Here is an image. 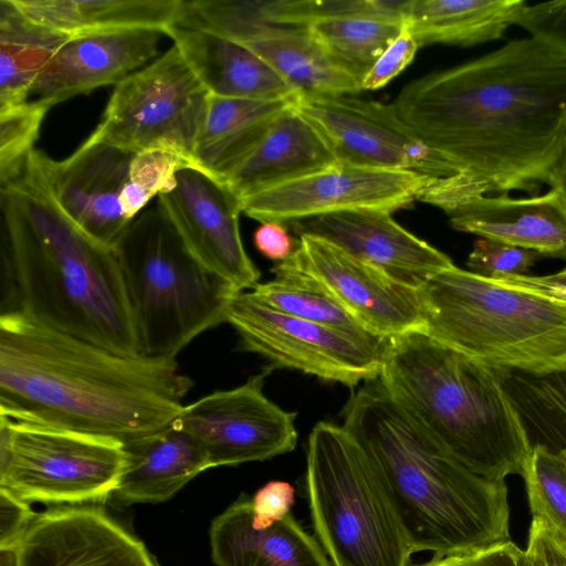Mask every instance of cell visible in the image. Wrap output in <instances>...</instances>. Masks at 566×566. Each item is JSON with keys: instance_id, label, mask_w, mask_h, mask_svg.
Here are the masks:
<instances>
[{"instance_id": "23", "label": "cell", "mask_w": 566, "mask_h": 566, "mask_svg": "<svg viewBox=\"0 0 566 566\" xmlns=\"http://www.w3.org/2000/svg\"><path fill=\"white\" fill-rule=\"evenodd\" d=\"M164 33L211 95L256 101H294L300 95L264 60L240 43L178 25Z\"/></svg>"}, {"instance_id": "25", "label": "cell", "mask_w": 566, "mask_h": 566, "mask_svg": "<svg viewBox=\"0 0 566 566\" xmlns=\"http://www.w3.org/2000/svg\"><path fill=\"white\" fill-rule=\"evenodd\" d=\"M124 450L123 473L112 494L124 504L164 502L210 469L198 443L175 423L125 443Z\"/></svg>"}, {"instance_id": "34", "label": "cell", "mask_w": 566, "mask_h": 566, "mask_svg": "<svg viewBox=\"0 0 566 566\" xmlns=\"http://www.w3.org/2000/svg\"><path fill=\"white\" fill-rule=\"evenodd\" d=\"M409 0H275L266 1L268 23L307 27L312 23L347 18H381L405 22Z\"/></svg>"}, {"instance_id": "21", "label": "cell", "mask_w": 566, "mask_h": 566, "mask_svg": "<svg viewBox=\"0 0 566 566\" xmlns=\"http://www.w3.org/2000/svg\"><path fill=\"white\" fill-rule=\"evenodd\" d=\"M448 216L457 231L566 260V195L556 187L527 198L481 196Z\"/></svg>"}, {"instance_id": "3", "label": "cell", "mask_w": 566, "mask_h": 566, "mask_svg": "<svg viewBox=\"0 0 566 566\" xmlns=\"http://www.w3.org/2000/svg\"><path fill=\"white\" fill-rule=\"evenodd\" d=\"M33 151L21 174L0 186V314L21 315L122 355H139L114 250L57 207Z\"/></svg>"}, {"instance_id": "37", "label": "cell", "mask_w": 566, "mask_h": 566, "mask_svg": "<svg viewBox=\"0 0 566 566\" xmlns=\"http://www.w3.org/2000/svg\"><path fill=\"white\" fill-rule=\"evenodd\" d=\"M187 166L195 164L174 149L147 148L134 154L129 166V181L151 199L172 189L177 171Z\"/></svg>"}, {"instance_id": "30", "label": "cell", "mask_w": 566, "mask_h": 566, "mask_svg": "<svg viewBox=\"0 0 566 566\" xmlns=\"http://www.w3.org/2000/svg\"><path fill=\"white\" fill-rule=\"evenodd\" d=\"M70 38L0 0V108L29 101L36 77Z\"/></svg>"}, {"instance_id": "11", "label": "cell", "mask_w": 566, "mask_h": 566, "mask_svg": "<svg viewBox=\"0 0 566 566\" xmlns=\"http://www.w3.org/2000/svg\"><path fill=\"white\" fill-rule=\"evenodd\" d=\"M227 323L242 348L322 380L356 387L379 378L390 339H363L279 312L250 292L232 295Z\"/></svg>"}, {"instance_id": "10", "label": "cell", "mask_w": 566, "mask_h": 566, "mask_svg": "<svg viewBox=\"0 0 566 566\" xmlns=\"http://www.w3.org/2000/svg\"><path fill=\"white\" fill-rule=\"evenodd\" d=\"M209 97L208 90L172 45L115 86L92 134L134 154L154 147L170 148L195 164Z\"/></svg>"}, {"instance_id": "48", "label": "cell", "mask_w": 566, "mask_h": 566, "mask_svg": "<svg viewBox=\"0 0 566 566\" xmlns=\"http://www.w3.org/2000/svg\"><path fill=\"white\" fill-rule=\"evenodd\" d=\"M553 187L558 188L566 195V144H565L560 164H559V167L557 170L556 180H555V184Z\"/></svg>"}, {"instance_id": "17", "label": "cell", "mask_w": 566, "mask_h": 566, "mask_svg": "<svg viewBox=\"0 0 566 566\" xmlns=\"http://www.w3.org/2000/svg\"><path fill=\"white\" fill-rule=\"evenodd\" d=\"M133 156L93 134L63 160L33 151L57 207L83 232L112 249L132 222L122 211L119 196L129 180Z\"/></svg>"}, {"instance_id": "22", "label": "cell", "mask_w": 566, "mask_h": 566, "mask_svg": "<svg viewBox=\"0 0 566 566\" xmlns=\"http://www.w3.org/2000/svg\"><path fill=\"white\" fill-rule=\"evenodd\" d=\"M217 566H333L322 545L290 513L266 528L252 525V501H234L211 523Z\"/></svg>"}, {"instance_id": "32", "label": "cell", "mask_w": 566, "mask_h": 566, "mask_svg": "<svg viewBox=\"0 0 566 566\" xmlns=\"http://www.w3.org/2000/svg\"><path fill=\"white\" fill-rule=\"evenodd\" d=\"M274 279L256 283L250 294L284 314L325 325L363 339H382L365 331L337 302L307 277L279 262Z\"/></svg>"}, {"instance_id": "6", "label": "cell", "mask_w": 566, "mask_h": 566, "mask_svg": "<svg viewBox=\"0 0 566 566\" xmlns=\"http://www.w3.org/2000/svg\"><path fill=\"white\" fill-rule=\"evenodd\" d=\"M424 333L496 373L566 368V302L458 268L418 289Z\"/></svg>"}, {"instance_id": "43", "label": "cell", "mask_w": 566, "mask_h": 566, "mask_svg": "<svg viewBox=\"0 0 566 566\" xmlns=\"http://www.w3.org/2000/svg\"><path fill=\"white\" fill-rule=\"evenodd\" d=\"M35 517L28 501L0 486V548H18Z\"/></svg>"}, {"instance_id": "44", "label": "cell", "mask_w": 566, "mask_h": 566, "mask_svg": "<svg viewBox=\"0 0 566 566\" xmlns=\"http://www.w3.org/2000/svg\"><path fill=\"white\" fill-rule=\"evenodd\" d=\"M253 242L262 255L279 262L291 256L296 248L284 223L275 221L262 222L254 232Z\"/></svg>"}, {"instance_id": "16", "label": "cell", "mask_w": 566, "mask_h": 566, "mask_svg": "<svg viewBox=\"0 0 566 566\" xmlns=\"http://www.w3.org/2000/svg\"><path fill=\"white\" fill-rule=\"evenodd\" d=\"M158 208L191 255L234 292L259 283L260 272L240 234L241 201L224 181L198 167H182L174 188L158 196Z\"/></svg>"}, {"instance_id": "31", "label": "cell", "mask_w": 566, "mask_h": 566, "mask_svg": "<svg viewBox=\"0 0 566 566\" xmlns=\"http://www.w3.org/2000/svg\"><path fill=\"white\" fill-rule=\"evenodd\" d=\"M532 444L566 450V368L544 375L494 371Z\"/></svg>"}, {"instance_id": "42", "label": "cell", "mask_w": 566, "mask_h": 566, "mask_svg": "<svg viewBox=\"0 0 566 566\" xmlns=\"http://www.w3.org/2000/svg\"><path fill=\"white\" fill-rule=\"evenodd\" d=\"M252 501V525L266 528L284 518L295 503L294 488L284 481H271L260 488Z\"/></svg>"}, {"instance_id": "47", "label": "cell", "mask_w": 566, "mask_h": 566, "mask_svg": "<svg viewBox=\"0 0 566 566\" xmlns=\"http://www.w3.org/2000/svg\"><path fill=\"white\" fill-rule=\"evenodd\" d=\"M523 566H547L536 539L528 535L527 546L523 554Z\"/></svg>"}, {"instance_id": "2", "label": "cell", "mask_w": 566, "mask_h": 566, "mask_svg": "<svg viewBox=\"0 0 566 566\" xmlns=\"http://www.w3.org/2000/svg\"><path fill=\"white\" fill-rule=\"evenodd\" d=\"M192 387L175 358L122 355L0 315V416L123 444L171 426Z\"/></svg>"}, {"instance_id": "36", "label": "cell", "mask_w": 566, "mask_h": 566, "mask_svg": "<svg viewBox=\"0 0 566 566\" xmlns=\"http://www.w3.org/2000/svg\"><path fill=\"white\" fill-rule=\"evenodd\" d=\"M49 108L38 99L0 108V186L23 170Z\"/></svg>"}, {"instance_id": "18", "label": "cell", "mask_w": 566, "mask_h": 566, "mask_svg": "<svg viewBox=\"0 0 566 566\" xmlns=\"http://www.w3.org/2000/svg\"><path fill=\"white\" fill-rule=\"evenodd\" d=\"M289 224L298 237L321 238L415 290L454 265L446 253L407 231L386 210L340 211Z\"/></svg>"}, {"instance_id": "24", "label": "cell", "mask_w": 566, "mask_h": 566, "mask_svg": "<svg viewBox=\"0 0 566 566\" xmlns=\"http://www.w3.org/2000/svg\"><path fill=\"white\" fill-rule=\"evenodd\" d=\"M336 164L327 142L292 104L224 182L241 201Z\"/></svg>"}, {"instance_id": "13", "label": "cell", "mask_w": 566, "mask_h": 566, "mask_svg": "<svg viewBox=\"0 0 566 566\" xmlns=\"http://www.w3.org/2000/svg\"><path fill=\"white\" fill-rule=\"evenodd\" d=\"M270 373L266 368L239 387L184 406L174 423L198 443L210 468L264 461L294 450L296 413L264 395Z\"/></svg>"}, {"instance_id": "33", "label": "cell", "mask_w": 566, "mask_h": 566, "mask_svg": "<svg viewBox=\"0 0 566 566\" xmlns=\"http://www.w3.org/2000/svg\"><path fill=\"white\" fill-rule=\"evenodd\" d=\"M403 27V21L394 19L347 18L306 28L327 54L361 83Z\"/></svg>"}, {"instance_id": "49", "label": "cell", "mask_w": 566, "mask_h": 566, "mask_svg": "<svg viewBox=\"0 0 566 566\" xmlns=\"http://www.w3.org/2000/svg\"><path fill=\"white\" fill-rule=\"evenodd\" d=\"M18 548H0V566H18Z\"/></svg>"}, {"instance_id": "28", "label": "cell", "mask_w": 566, "mask_h": 566, "mask_svg": "<svg viewBox=\"0 0 566 566\" xmlns=\"http://www.w3.org/2000/svg\"><path fill=\"white\" fill-rule=\"evenodd\" d=\"M525 0H409L405 24L419 46H472L503 38L518 23Z\"/></svg>"}, {"instance_id": "20", "label": "cell", "mask_w": 566, "mask_h": 566, "mask_svg": "<svg viewBox=\"0 0 566 566\" xmlns=\"http://www.w3.org/2000/svg\"><path fill=\"white\" fill-rule=\"evenodd\" d=\"M163 35L154 29L73 35L41 71L31 95L52 107L101 86H116L157 54Z\"/></svg>"}, {"instance_id": "35", "label": "cell", "mask_w": 566, "mask_h": 566, "mask_svg": "<svg viewBox=\"0 0 566 566\" xmlns=\"http://www.w3.org/2000/svg\"><path fill=\"white\" fill-rule=\"evenodd\" d=\"M533 517L566 537V450L534 443L522 474Z\"/></svg>"}, {"instance_id": "40", "label": "cell", "mask_w": 566, "mask_h": 566, "mask_svg": "<svg viewBox=\"0 0 566 566\" xmlns=\"http://www.w3.org/2000/svg\"><path fill=\"white\" fill-rule=\"evenodd\" d=\"M418 48V42L405 24L398 38L379 56L363 78L361 90L376 91L386 86L411 63Z\"/></svg>"}, {"instance_id": "26", "label": "cell", "mask_w": 566, "mask_h": 566, "mask_svg": "<svg viewBox=\"0 0 566 566\" xmlns=\"http://www.w3.org/2000/svg\"><path fill=\"white\" fill-rule=\"evenodd\" d=\"M294 101H256L210 94L193 153L196 167L224 181L262 140L276 116Z\"/></svg>"}, {"instance_id": "12", "label": "cell", "mask_w": 566, "mask_h": 566, "mask_svg": "<svg viewBox=\"0 0 566 566\" xmlns=\"http://www.w3.org/2000/svg\"><path fill=\"white\" fill-rule=\"evenodd\" d=\"M293 106L324 137L338 163L411 171L437 180H475L429 147L405 122L394 103L349 95L300 94Z\"/></svg>"}, {"instance_id": "29", "label": "cell", "mask_w": 566, "mask_h": 566, "mask_svg": "<svg viewBox=\"0 0 566 566\" xmlns=\"http://www.w3.org/2000/svg\"><path fill=\"white\" fill-rule=\"evenodd\" d=\"M10 1L31 21L70 36L124 29L165 32L176 24L180 7V0Z\"/></svg>"}, {"instance_id": "9", "label": "cell", "mask_w": 566, "mask_h": 566, "mask_svg": "<svg viewBox=\"0 0 566 566\" xmlns=\"http://www.w3.org/2000/svg\"><path fill=\"white\" fill-rule=\"evenodd\" d=\"M124 464L119 441L0 416V486L28 502L104 501L117 488Z\"/></svg>"}, {"instance_id": "8", "label": "cell", "mask_w": 566, "mask_h": 566, "mask_svg": "<svg viewBox=\"0 0 566 566\" xmlns=\"http://www.w3.org/2000/svg\"><path fill=\"white\" fill-rule=\"evenodd\" d=\"M306 494L333 566H410L413 553L367 457L343 428L317 422L307 441Z\"/></svg>"}, {"instance_id": "5", "label": "cell", "mask_w": 566, "mask_h": 566, "mask_svg": "<svg viewBox=\"0 0 566 566\" xmlns=\"http://www.w3.org/2000/svg\"><path fill=\"white\" fill-rule=\"evenodd\" d=\"M379 381L388 396L472 472L523 474L528 433L499 376L424 332L388 343Z\"/></svg>"}, {"instance_id": "1", "label": "cell", "mask_w": 566, "mask_h": 566, "mask_svg": "<svg viewBox=\"0 0 566 566\" xmlns=\"http://www.w3.org/2000/svg\"><path fill=\"white\" fill-rule=\"evenodd\" d=\"M488 193L554 186L566 144V53L535 36L408 83L394 102Z\"/></svg>"}, {"instance_id": "41", "label": "cell", "mask_w": 566, "mask_h": 566, "mask_svg": "<svg viewBox=\"0 0 566 566\" xmlns=\"http://www.w3.org/2000/svg\"><path fill=\"white\" fill-rule=\"evenodd\" d=\"M522 551L511 539L482 548L436 556L421 564L410 566H523Z\"/></svg>"}, {"instance_id": "27", "label": "cell", "mask_w": 566, "mask_h": 566, "mask_svg": "<svg viewBox=\"0 0 566 566\" xmlns=\"http://www.w3.org/2000/svg\"><path fill=\"white\" fill-rule=\"evenodd\" d=\"M240 44L304 95H353L361 83L338 65L306 27L265 24Z\"/></svg>"}, {"instance_id": "19", "label": "cell", "mask_w": 566, "mask_h": 566, "mask_svg": "<svg viewBox=\"0 0 566 566\" xmlns=\"http://www.w3.org/2000/svg\"><path fill=\"white\" fill-rule=\"evenodd\" d=\"M18 566H157L143 542L96 507L36 515L18 549Z\"/></svg>"}, {"instance_id": "38", "label": "cell", "mask_w": 566, "mask_h": 566, "mask_svg": "<svg viewBox=\"0 0 566 566\" xmlns=\"http://www.w3.org/2000/svg\"><path fill=\"white\" fill-rule=\"evenodd\" d=\"M542 258L532 250L495 239L478 238L468 256L467 266L469 271L488 277L502 274L526 275Z\"/></svg>"}, {"instance_id": "46", "label": "cell", "mask_w": 566, "mask_h": 566, "mask_svg": "<svg viewBox=\"0 0 566 566\" xmlns=\"http://www.w3.org/2000/svg\"><path fill=\"white\" fill-rule=\"evenodd\" d=\"M528 535H532L547 566H566V537L546 521L533 517Z\"/></svg>"}, {"instance_id": "45", "label": "cell", "mask_w": 566, "mask_h": 566, "mask_svg": "<svg viewBox=\"0 0 566 566\" xmlns=\"http://www.w3.org/2000/svg\"><path fill=\"white\" fill-rule=\"evenodd\" d=\"M494 281L541 294L553 300L566 302V269L548 275H495Z\"/></svg>"}, {"instance_id": "14", "label": "cell", "mask_w": 566, "mask_h": 566, "mask_svg": "<svg viewBox=\"0 0 566 566\" xmlns=\"http://www.w3.org/2000/svg\"><path fill=\"white\" fill-rule=\"evenodd\" d=\"M437 179L411 171L338 163L241 200L242 212L262 222L293 221L348 210L394 212L410 207Z\"/></svg>"}, {"instance_id": "7", "label": "cell", "mask_w": 566, "mask_h": 566, "mask_svg": "<svg viewBox=\"0 0 566 566\" xmlns=\"http://www.w3.org/2000/svg\"><path fill=\"white\" fill-rule=\"evenodd\" d=\"M113 250L139 355L176 358L195 337L227 321L238 292L191 255L158 207L138 214Z\"/></svg>"}, {"instance_id": "15", "label": "cell", "mask_w": 566, "mask_h": 566, "mask_svg": "<svg viewBox=\"0 0 566 566\" xmlns=\"http://www.w3.org/2000/svg\"><path fill=\"white\" fill-rule=\"evenodd\" d=\"M282 262L326 292L375 337L424 332L418 290L321 238L298 237L294 252Z\"/></svg>"}, {"instance_id": "4", "label": "cell", "mask_w": 566, "mask_h": 566, "mask_svg": "<svg viewBox=\"0 0 566 566\" xmlns=\"http://www.w3.org/2000/svg\"><path fill=\"white\" fill-rule=\"evenodd\" d=\"M340 417L413 553L442 556L511 539L505 481L485 479L462 464L408 417L379 379L356 390Z\"/></svg>"}, {"instance_id": "39", "label": "cell", "mask_w": 566, "mask_h": 566, "mask_svg": "<svg viewBox=\"0 0 566 566\" xmlns=\"http://www.w3.org/2000/svg\"><path fill=\"white\" fill-rule=\"evenodd\" d=\"M517 25L566 53V0L527 4Z\"/></svg>"}]
</instances>
